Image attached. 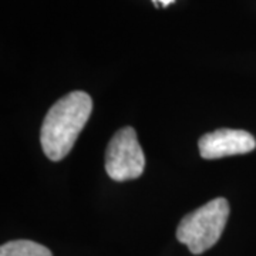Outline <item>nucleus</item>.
<instances>
[{"label":"nucleus","mask_w":256,"mask_h":256,"mask_svg":"<svg viewBox=\"0 0 256 256\" xmlns=\"http://www.w3.org/2000/svg\"><path fill=\"white\" fill-rule=\"evenodd\" d=\"M92 111V97L84 92H68L52 106L40 131V142L48 160L62 161L72 151Z\"/></svg>","instance_id":"obj_1"},{"label":"nucleus","mask_w":256,"mask_h":256,"mask_svg":"<svg viewBox=\"0 0 256 256\" xmlns=\"http://www.w3.org/2000/svg\"><path fill=\"white\" fill-rule=\"evenodd\" d=\"M228 218L229 202L215 198L184 216L176 228V239L191 254L201 255L220 240Z\"/></svg>","instance_id":"obj_2"},{"label":"nucleus","mask_w":256,"mask_h":256,"mask_svg":"<svg viewBox=\"0 0 256 256\" xmlns=\"http://www.w3.org/2000/svg\"><path fill=\"white\" fill-rule=\"evenodd\" d=\"M146 156L132 127L118 130L106 150V171L114 181L136 180L144 172Z\"/></svg>","instance_id":"obj_3"},{"label":"nucleus","mask_w":256,"mask_h":256,"mask_svg":"<svg viewBox=\"0 0 256 256\" xmlns=\"http://www.w3.org/2000/svg\"><path fill=\"white\" fill-rule=\"evenodd\" d=\"M198 146L204 160H218L254 151L256 148V140L245 130L220 128L204 134L198 141Z\"/></svg>","instance_id":"obj_4"},{"label":"nucleus","mask_w":256,"mask_h":256,"mask_svg":"<svg viewBox=\"0 0 256 256\" xmlns=\"http://www.w3.org/2000/svg\"><path fill=\"white\" fill-rule=\"evenodd\" d=\"M0 256H53L50 249L33 240L18 239L3 244L0 248Z\"/></svg>","instance_id":"obj_5"},{"label":"nucleus","mask_w":256,"mask_h":256,"mask_svg":"<svg viewBox=\"0 0 256 256\" xmlns=\"http://www.w3.org/2000/svg\"><path fill=\"white\" fill-rule=\"evenodd\" d=\"M152 2H154V4H156V6H158V4L161 3L164 8H166V6H170L171 3H174L175 0H152Z\"/></svg>","instance_id":"obj_6"}]
</instances>
